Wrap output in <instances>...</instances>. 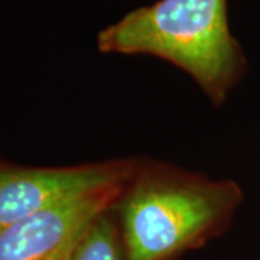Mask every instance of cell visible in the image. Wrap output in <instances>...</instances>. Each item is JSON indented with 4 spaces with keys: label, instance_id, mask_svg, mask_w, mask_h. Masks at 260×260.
Returning a JSON list of instances; mask_svg holds the SVG:
<instances>
[{
    "label": "cell",
    "instance_id": "obj_1",
    "mask_svg": "<svg viewBox=\"0 0 260 260\" xmlns=\"http://www.w3.org/2000/svg\"><path fill=\"white\" fill-rule=\"evenodd\" d=\"M244 200L233 179L138 158L112 207L127 260H168L230 224Z\"/></svg>",
    "mask_w": 260,
    "mask_h": 260
},
{
    "label": "cell",
    "instance_id": "obj_2",
    "mask_svg": "<svg viewBox=\"0 0 260 260\" xmlns=\"http://www.w3.org/2000/svg\"><path fill=\"white\" fill-rule=\"evenodd\" d=\"M103 54L150 55L188 74L213 106H223L247 71L230 30L227 0H158L126 13L97 37Z\"/></svg>",
    "mask_w": 260,
    "mask_h": 260
},
{
    "label": "cell",
    "instance_id": "obj_3",
    "mask_svg": "<svg viewBox=\"0 0 260 260\" xmlns=\"http://www.w3.org/2000/svg\"><path fill=\"white\" fill-rule=\"evenodd\" d=\"M123 182L73 195L0 233V260H73L94 220L110 210Z\"/></svg>",
    "mask_w": 260,
    "mask_h": 260
},
{
    "label": "cell",
    "instance_id": "obj_4",
    "mask_svg": "<svg viewBox=\"0 0 260 260\" xmlns=\"http://www.w3.org/2000/svg\"><path fill=\"white\" fill-rule=\"evenodd\" d=\"M136 164L138 158L49 168L0 162V233L65 198L126 181Z\"/></svg>",
    "mask_w": 260,
    "mask_h": 260
},
{
    "label": "cell",
    "instance_id": "obj_5",
    "mask_svg": "<svg viewBox=\"0 0 260 260\" xmlns=\"http://www.w3.org/2000/svg\"><path fill=\"white\" fill-rule=\"evenodd\" d=\"M121 236L112 208L100 214L80 242L73 260H121Z\"/></svg>",
    "mask_w": 260,
    "mask_h": 260
}]
</instances>
